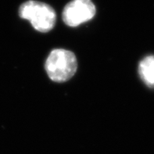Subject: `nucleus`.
<instances>
[{
  "label": "nucleus",
  "instance_id": "7ed1b4c3",
  "mask_svg": "<svg viewBox=\"0 0 154 154\" xmlns=\"http://www.w3.org/2000/svg\"><path fill=\"white\" fill-rule=\"evenodd\" d=\"M96 12V6L91 0H72L64 7L62 17L66 25L77 27L92 20Z\"/></svg>",
  "mask_w": 154,
  "mask_h": 154
},
{
  "label": "nucleus",
  "instance_id": "20e7f679",
  "mask_svg": "<svg viewBox=\"0 0 154 154\" xmlns=\"http://www.w3.org/2000/svg\"><path fill=\"white\" fill-rule=\"evenodd\" d=\"M141 78L148 86L154 87V56H148L139 65Z\"/></svg>",
  "mask_w": 154,
  "mask_h": 154
},
{
  "label": "nucleus",
  "instance_id": "f257e3e1",
  "mask_svg": "<svg viewBox=\"0 0 154 154\" xmlns=\"http://www.w3.org/2000/svg\"><path fill=\"white\" fill-rule=\"evenodd\" d=\"M47 74L51 80L64 82L72 78L78 68L75 55L69 50L56 49L52 50L45 63Z\"/></svg>",
  "mask_w": 154,
  "mask_h": 154
},
{
  "label": "nucleus",
  "instance_id": "f03ea898",
  "mask_svg": "<svg viewBox=\"0 0 154 154\" xmlns=\"http://www.w3.org/2000/svg\"><path fill=\"white\" fill-rule=\"evenodd\" d=\"M19 16L31 22L32 27L40 32H48L56 23V12L49 5L30 0L20 6Z\"/></svg>",
  "mask_w": 154,
  "mask_h": 154
}]
</instances>
